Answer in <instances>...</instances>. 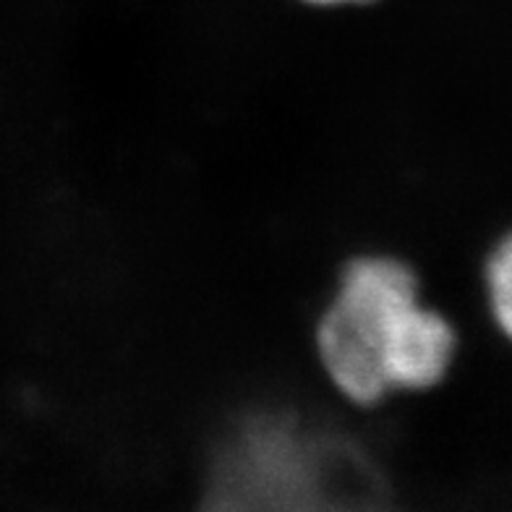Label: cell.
Masks as SVG:
<instances>
[{
	"label": "cell",
	"mask_w": 512,
	"mask_h": 512,
	"mask_svg": "<svg viewBox=\"0 0 512 512\" xmlns=\"http://www.w3.org/2000/svg\"><path fill=\"white\" fill-rule=\"evenodd\" d=\"M458 327L424 296L411 264L358 254L345 264L314 324L324 382L353 408L437 390L458 358Z\"/></svg>",
	"instance_id": "obj_1"
},
{
	"label": "cell",
	"mask_w": 512,
	"mask_h": 512,
	"mask_svg": "<svg viewBox=\"0 0 512 512\" xmlns=\"http://www.w3.org/2000/svg\"><path fill=\"white\" fill-rule=\"evenodd\" d=\"M484 301L494 327L512 343V233L499 238L484 262Z\"/></svg>",
	"instance_id": "obj_2"
},
{
	"label": "cell",
	"mask_w": 512,
	"mask_h": 512,
	"mask_svg": "<svg viewBox=\"0 0 512 512\" xmlns=\"http://www.w3.org/2000/svg\"><path fill=\"white\" fill-rule=\"evenodd\" d=\"M304 3L317 8H343V6H361V3H371V0H304Z\"/></svg>",
	"instance_id": "obj_3"
}]
</instances>
